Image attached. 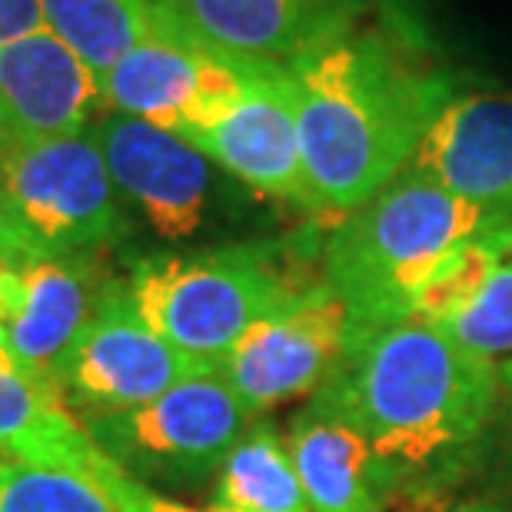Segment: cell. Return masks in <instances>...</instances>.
<instances>
[{"instance_id": "9a60e30c", "label": "cell", "mask_w": 512, "mask_h": 512, "mask_svg": "<svg viewBox=\"0 0 512 512\" xmlns=\"http://www.w3.org/2000/svg\"><path fill=\"white\" fill-rule=\"evenodd\" d=\"M190 143L253 193L313 213L283 67L266 70L227 114L193 133Z\"/></svg>"}, {"instance_id": "4fadbf2b", "label": "cell", "mask_w": 512, "mask_h": 512, "mask_svg": "<svg viewBox=\"0 0 512 512\" xmlns=\"http://www.w3.org/2000/svg\"><path fill=\"white\" fill-rule=\"evenodd\" d=\"M409 316L433 323L512 383V223L449 256L416 293Z\"/></svg>"}, {"instance_id": "d4e9b609", "label": "cell", "mask_w": 512, "mask_h": 512, "mask_svg": "<svg viewBox=\"0 0 512 512\" xmlns=\"http://www.w3.org/2000/svg\"><path fill=\"white\" fill-rule=\"evenodd\" d=\"M17 256H40L34 250V243L20 227L14 203L7 193V177H4V163H0V260H17Z\"/></svg>"}, {"instance_id": "ac0fdd59", "label": "cell", "mask_w": 512, "mask_h": 512, "mask_svg": "<svg viewBox=\"0 0 512 512\" xmlns=\"http://www.w3.org/2000/svg\"><path fill=\"white\" fill-rule=\"evenodd\" d=\"M286 446L313 512H380L396 483L370 439L316 399L290 419Z\"/></svg>"}, {"instance_id": "6da1fadb", "label": "cell", "mask_w": 512, "mask_h": 512, "mask_svg": "<svg viewBox=\"0 0 512 512\" xmlns=\"http://www.w3.org/2000/svg\"><path fill=\"white\" fill-rule=\"evenodd\" d=\"M286 70L313 213H350L389 187L463 77L386 24L316 47Z\"/></svg>"}, {"instance_id": "603a6c76", "label": "cell", "mask_w": 512, "mask_h": 512, "mask_svg": "<svg viewBox=\"0 0 512 512\" xmlns=\"http://www.w3.org/2000/svg\"><path fill=\"white\" fill-rule=\"evenodd\" d=\"M90 479L104 489L117 512H220L213 506L210 509H193L187 503H177V499H167V496L153 493L150 486L137 483V479L127 476L120 466L110 463L104 453H100L97 466H94V476H90Z\"/></svg>"}, {"instance_id": "5b68a950", "label": "cell", "mask_w": 512, "mask_h": 512, "mask_svg": "<svg viewBox=\"0 0 512 512\" xmlns=\"http://www.w3.org/2000/svg\"><path fill=\"white\" fill-rule=\"evenodd\" d=\"M7 193L40 256H94L127 237V203L97 124L67 137L0 143Z\"/></svg>"}, {"instance_id": "d6986e66", "label": "cell", "mask_w": 512, "mask_h": 512, "mask_svg": "<svg viewBox=\"0 0 512 512\" xmlns=\"http://www.w3.org/2000/svg\"><path fill=\"white\" fill-rule=\"evenodd\" d=\"M0 459L94 476L100 459L84 419L70 413L67 396L50 376L27 370L0 350Z\"/></svg>"}, {"instance_id": "52a82bcc", "label": "cell", "mask_w": 512, "mask_h": 512, "mask_svg": "<svg viewBox=\"0 0 512 512\" xmlns=\"http://www.w3.org/2000/svg\"><path fill=\"white\" fill-rule=\"evenodd\" d=\"M363 320L326 280H316L260 316L217 373L256 419L290 399L316 396L363 333Z\"/></svg>"}, {"instance_id": "ffe728a7", "label": "cell", "mask_w": 512, "mask_h": 512, "mask_svg": "<svg viewBox=\"0 0 512 512\" xmlns=\"http://www.w3.org/2000/svg\"><path fill=\"white\" fill-rule=\"evenodd\" d=\"M210 503L220 512H313L290 446L263 419H253L223 459Z\"/></svg>"}, {"instance_id": "2e32d148", "label": "cell", "mask_w": 512, "mask_h": 512, "mask_svg": "<svg viewBox=\"0 0 512 512\" xmlns=\"http://www.w3.org/2000/svg\"><path fill=\"white\" fill-rule=\"evenodd\" d=\"M104 90L50 30L0 47V143L67 137L94 124Z\"/></svg>"}, {"instance_id": "5bb4252c", "label": "cell", "mask_w": 512, "mask_h": 512, "mask_svg": "<svg viewBox=\"0 0 512 512\" xmlns=\"http://www.w3.org/2000/svg\"><path fill=\"white\" fill-rule=\"evenodd\" d=\"M104 283L94 256L0 260V350L54 380Z\"/></svg>"}, {"instance_id": "8992f818", "label": "cell", "mask_w": 512, "mask_h": 512, "mask_svg": "<svg viewBox=\"0 0 512 512\" xmlns=\"http://www.w3.org/2000/svg\"><path fill=\"white\" fill-rule=\"evenodd\" d=\"M250 423L247 406L217 370L193 373L127 413L84 416L100 453L143 486H197L217 479Z\"/></svg>"}, {"instance_id": "cb8c5ba5", "label": "cell", "mask_w": 512, "mask_h": 512, "mask_svg": "<svg viewBox=\"0 0 512 512\" xmlns=\"http://www.w3.org/2000/svg\"><path fill=\"white\" fill-rule=\"evenodd\" d=\"M37 30H47L40 0H0V47L37 34Z\"/></svg>"}, {"instance_id": "44dd1931", "label": "cell", "mask_w": 512, "mask_h": 512, "mask_svg": "<svg viewBox=\"0 0 512 512\" xmlns=\"http://www.w3.org/2000/svg\"><path fill=\"white\" fill-rule=\"evenodd\" d=\"M44 27L104 80L153 27V0H40Z\"/></svg>"}, {"instance_id": "7402d4cb", "label": "cell", "mask_w": 512, "mask_h": 512, "mask_svg": "<svg viewBox=\"0 0 512 512\" xmlns=\"http://www.w3.org/2000/svg\"><path fill=\"white\" fill-rule=\"evenodd\" d=\"M0 512H117L94 479L0 459Z\"/></svg>"}, {"instance_id": "7c38bea8", "label": "cell", "mask_w": 512, "mask_h": 512, "mask_svg": "<svg viewBox=\"0 0 512 512\" xmlns=\"http://www.w3.org/2000/svg\"><path fill=\"white\" fill-rule=\"evenodd\" d=\"M406 170L512 223V90L459 80Z\"/></svg>"}, {"instance_id": "7a4b0ae2", "label": "cell", "mask_w": 512, "mask_h": 512, "mask_svg": "<svg viewBox=\"0 0 512 512\" xmlns=\"http://www.w3.org/2000/svg\"><path fill=\"white\" fill-rule=\"evenodd\" d=\"M499 373L433 323L363 326L353 353L313 399L370 439L383 463L429 469L486 433L499 406Z\"/></svg>"}, {"instance_id": "30bf717a", "label": "cell", "mask_w": 512, "mask_h": 512, "mask_svg": "<svg viewBox=\"0 0 512 512\" xmlns=\"http://www.w3.org/2000/svg\"><path fill=\"white\" fill-rule=\"evenodd\" d=\"M110 177L127 207L167 243H187L210 223L217 163L180 133L107 110L97 120Z\"/></svg>"}, {"instance_id": "484cf974", "label": "cell", "mask_w": 512, "mask_h": 512, "mask_svg": "<svg viewBox=\"0 0 512 512\" xmlns=\"http://www.w3.org/2000/svg\"><path fill=\"white\" fill-rule=\"evenodd\" d=\"M449 512H503L496 506H459V509H449Z\"/></svg>"}, {"instance_id": "3957f363", "label": "cell", "mask_w": 512, "mask_h": 512, "mask_svg": "<svg viewBox=\"0 0 512 512\" xmlns=\"http://www.w3.org/2000/svg\"><path fill=\"white\" fill-rule=\"evenodd\" d=\"M493 227L486 210L403 170L326 233L320 270L366 326L403 320L439 266Z\"/></svg>"}, {"instance_id": "e0dca14e", "label": "cell", "mask_w": 512, "mask_h": 512, "mask_svg": "<svg viewBox=\"0 0 512 512\" xmlns=\"http://www.w3.org/2000/svg\"><path fill=\"white\" fill-rule=\"evenodd\" d=\"M383 24L436 60L483 84H512V0H376Z\"/></svg>"}, {"instance_id": "9c48e42d", "label": "cell", "mask_w": 512, "mask_h": 512, "mask_svg": "<svg viewBox=\"0 0 512 512\" xmlns=\"http://www.w3.org/2000/svg\"><path fill=\"white\" fill-rule=\"evenodd\" d=\"M207 370L210 366L180 353L143 320L130 300L127 280L107 276L54 383L84 416H107L137 409Z\"/></svg>"}, {"instance_id": "277c9868", "label": "cell", "mask_w": 512, "mask_h": 512, "mask_svg": "<svg viewBox=\"0 0 512 512\" xmlns=\"http://www.w3.org/2000/svg\"><path fill=\"white\" fill-rule=\"evenodd\" d=\"M316 280L296 273L276 243H237L143 256L130 266L127 290L163 340L217 370L260 316Z\"/></svg>"}, {"instance_id": "8fae6325", "label": "cell", "mask_w": 512, "mask_h": 512, "mask_svg": "<svg viewBox=\"0 0 512 512\" xmlns=\"http://www.w3.org/2000/svg\"><path fill=\"white\" fill-rule=\"evenodd\" d=\"M376 0H153V17L237 60L290 67L363 27Z\"/></svg>"}, {"instance_id": "ba28073f", "label": "cell", "mask_w": 512, "mask_h": 512, "mask_svg": "<svg viewBox=\"0 0 512 512\" xmlns=\"http://www.w3.org/2000/svg\"><path fill=\"white\" fill-rule=\"evenodd\" d=\"M276 64L227 57L153 17L150 34L133 44L100 80L104 107L153 127L193 133L210 127Z\"/></svg>"}]
</instances>
